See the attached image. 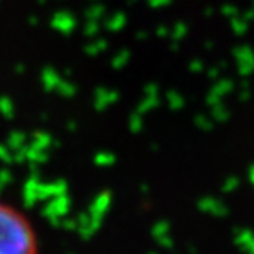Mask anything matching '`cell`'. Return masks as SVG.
I'll list each match as a JSON object with an SVG mask.
<instances>
[{"instance_id": "obj_1", "label": "cell", "mask_w": 254, "mask_h": 254, "mask_svg": "<svg viewBox=\"0 0 254 254\" xmlns=\"http://www.w3.org/2000/svg\"><path fill=\"white\" fill-rule=\"evenodd\" d=\"M0 254H38L32 221L12 203L0 200Z\"/></svg>"}]
</instances>
